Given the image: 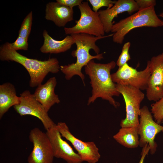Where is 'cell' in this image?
Instances as JSON below:
<instances>
[{
    "instance_id": "cell-1",
    "label": "cell",
    "mask_w": 163,
    "mask_h": 163,
    "mask_svg": "<svg viewBox=\"0 0 163 163\" xmlns=\"http://www.w3.org/2000/svg\"><path fill=\"white\" fill-rule=\"evenodd\" d=\"M116 65L113 61L102 64L96 63L92 60L85 66V73L89 77L92 88V95L88 98V105L94 102L97 98H101L108 101L115 108L120 106V103L113 97L119 96L120 94L116 89V84L113 81L110 74L111 70Z\"/></svg>"
},
{
    "instance_id": "cell-2",
    "label": "cell",
    "mask_w": 163,
    "mask_h": 163,
    "mask_svg": "<svg viewBox=\"0 0 163 163\" xmlns=\"http://www.w3.org/2000/svg\"><path fill=\"white\" fill-rule=\"evenodd\" d=\"M113 35V34L97 37L85 34L71 35L76 46V49L72 52L71 55L76 58V61L75 63L60 66V70L65 75L66 79L69 80L74 76L78 75L85 86V76L82 72V68L94 59L100 60L104 59L103 54H99L100 49L96 44V41Z\"/></svg>"
},
{
    "instance_id": "cell-3",
    "label": "cell",
    "mask_w": 163,
    "mask_h": 163,
    "mask_svg": "<svg viewBox=\"0 0 163 163\" xmlns=\"http://www.w3.org/2000/svg\"><path fill=\"white\" fill-rule=\"evenodd\" d=\"M0 59L14 61L22 65L29 75V86L32 88L41 84L49 73H56L60 69L59 62L56 58H53L41 61L28 58L14 50L11 43L8 42L0 47Z\"/></svg>"
},
{
    "instance_id": "cell-4",
    "label": "cell",
    "mask_w": 163,
    "mask_h": 163,
    "mask_svg": "<svg viewBox=\"0 0 163 163\" xmlns=\"http://www.w3.org/2000/svg\"><path fill=\"white\" fill-rule=\"evenodd\" d=\"M162 26H163V21L156 14L154 6H152L138 10L133 15L113 24L111 32L113 33V42L121 44L126 34L134 28L142 27Z\"/></svg>"
},
{
    "instance_id": "cell-5",
    "label": "cell",
    "mask_w": 163,
    "mask_h": 163,
    "mask_svg": "<svg viewBox=\"0 0 163 163\" xmlns=\"http://www.w3.org/2000/svg\"><path fill=\"white\" fill-rule=\"evenodd\" d=\"M80 12L79 19L76 21L75 25L70 27H65L67 35L85 34L97 37L104 36L103 25L98 12H94L88 2L83 1L78 6Z\"/></svg>"
},
{
    "instance_id": "cell-6",
    "label": "cell",
    "mask_w": 163,
    "mask_h": 163,
    "mask_svg": "<svg viewBox=\"0 0 163 163\" xmlns=\"http://www.w3.org/2000/svg\"><path fill=\"white\" fill-rule=\"evenodd\" d=\"M117 91L123 97L126 115L120 122L121 127L139 126L140 104L145 97L141 91L135 87L116 84Z\"/></svg>"
},
{
    "instance_id": "cell-7",
    "label": "cell",
    "mask_w": 163,
    "mask_h": 163,
    "mask_svg": "<svg viewBox=\"0 0 163 163\" xmlns=\"http://www.w3.org/2000/svg\"><path fill=\"white\" fill-rule=\"evenodd\" d=\"M148 107L144 106L141 108L138 133L140 136L139 146L143 147L148 144L151 155L157 151V145L155 141L157 134L163 130V126L154 121Z\"/></svg>"
},
{
    "instance_id": "cell-8",
    "label": "cell",
    "mask_w": 163,
    "mask_h": 163,
    "mask_svg": "<svg viewBox=\"0 0 163 163\" xmlns=\"http://www.w3.org/2000/svg\"><path fill=\"white\" fill-rule=\"evenodd\" d=\"M150 75L148 61L146 68L142 71H138L126 63L119 67L115 72L111 74V77L116 84L130 86L144 90L147 88Z\"/></svg>"
},
{
    "instance_id": "cell-9",
    "label": "cell",
    "mask_w": 163,
    "mask_h": 163,
    "mask_svg": "<svg viewBox=\"0 0 163 163\" xmlns=\"http://www.w3.org/2000/svg\"><path fill=\"white\" fill-rule=\"evenodd\" d=\"M20 103L13 107L21 116L30 115L37 117L41 121L46 131L56 126V124L49 117L48 112L29 90L24 91L20 94Z\"/></svg>"
},
{
    "instance_id": "cell-10",
    "label": "cell",
    "mask_w": 163,
    "mask_h": 163,
    "mask_svg": "<svg viewBox=\"0 0 163 163\" xmlns=\"http://www.w3.org/2000/svg\"><path fill=\"white\" fill-rule=\"evenodd\" d=\"M29 139L33 147L28 158V163H53L54 157L46 133L34 128L30 130Z\"/></svg>"
},
{
    "instance_id": "cell-11",
    "label": "cell",
    "mask_w": 163,
    "mask_h": 163,
    "mask_svg": "<svg viewBox=\"0 0 163 163\" xmlns=\"http://www.w3.org/2000/svg\"><path fill=\"white\" fill-rule=\"evenodd\" d=\"M56 127L62 137L69 141L77 152L82 161L97 163L101 156L99 149L93 142H84L75 137L65 122L57 123Z\"/></svg>"
},
{
    "instance_id": "cell-12",
    "label": "cell",
    "mask_w": 163,
    "mask_h": 163,
    "mask_svg": "<svg viewBox=\"0 0 163 163\" xmlns=\"http://www.w3.org/2000/svg\"><path fill=\"white\" fill-rule=\"evenodd\" d=\"M150 70L146 96L156 102L163 96V52L149 60Z\"/></svg>"
},
{
    "instance_id": "cell-13",
    "label": "cell",
    "mask_w": 163,
    "mask_h": 163,
    "mask_svg": "<svg viewBox=\"0 0 163 163\" xmlns=\"http://www.w3.org/2000/svg\"><path fill=\"white\" fill-rule=\"evenodd\" d=\"M46 133L51 143L54 157L63 159L67 163L83 162L77 152L62 139L56 126L46 131Z\"/></svg>"
},
{
    "instance_id": "cell-14",
    "label": "cell",
    "mask_w": 163,
    "mask_h": 163,
    "mask_svg": "<svg viewBox=\"0 0 163 163\" xmlns=\"http://www.w3.org/2000/svg\"><path fill=\"white\" fill-rule=\"evenodd\" d=\"M139 10L135 1L118 0L110 8L100 10L98 12L105 33H108L111 31L113 25V21L118 14L125 12L131 14Z\"/></svg>"
},
{
    "instance_id": "cell-15",
    "label": "cell",
    "mask_w": 163,
    "mask_h": 163,
    "mask_svg": "<svg viewBox=\"0 0 163 163\" xmlns=\"http://www.w3.org/2000/svg\"><path fill=\"white\" fill-rule=\"evenodd\" d=\"M57 83L56 77H51L45 84L37 86L33 94L47 112L53 106L60 102L58 95L55 92Z\"/></svg>"
},
{
    "instance_id": "cell-16",
    "label": "cell",
    "mask_w": 163,
    "mask_h": 163,
    "mask_svg": "<svg viewBox=\"0 0 163 163\" xmlns=\"http://www.w3.org/2000/svg\"><path fill=\"white\" fill-rule=\"evenodd\" d=\"M73 8L56 2H50L46 5L45 18L59 27H63L73 20Z\"/></svg>"
},
{
    "instance_id": "cell-17",
    "label": "cell",
    "mask_w": 163,
    "mask_h": 163,
    "mask_svg": "<svg viewBox=\"0 0 163 163\" xmlns=\"http://www.w3.org/2000/svg\"><path fill=\"white\" fill-rule=\"evenodd\" d=\"M43 35V43L40 50L43 53L57 54L64 52L69 50L75 44L74 38L71 35H67L62 40H56L51 37L46 30H44Z\"/></svg>"
},
{
    "instance_id": "cell-18",
    "label": "cell",
    "mask_w": 163,
    "mask_h": 163,
    "mask_svg": "<svg viewBox=\"0 0 163 163\" xmlns=\"http://www.w3.org/2000/svg\"><path fill=\"white\" fill-rule=\"evenodd\" d=\"M21 98L17 95L14 86L9 82L0 85V118L12 106L18 104Z\"/></svg>"
},
{
    "instance_id": "cell-19",
    "label": "cell",
    "mask_w": 163,
    "mask_h": 163,
    "mask_svg": "<svg viewBox=\"0 0 163 163\" xmlns=\"http://www.w3.org/2000/svg\"><path fill=\"white\" fill-rule=\"evenodd\" d=\"M139 126L121 127L113 136L118 143L128 148H135L139 145Z\"/></svg>"
},
{
    "instance_id": "cell-20",
    "label": "cell",
    "mask_w": 163,
    "mask_h": 163,
    "mask_svg": "<svg viewBox=\"0 0 163 163\" xmlns=\"http://www.w3.org/2000/svg\"><path fill=\"white\" fill-rule=\"evenodd\" d=\"M33 20V14L30 11L24 19L18 32V36L27 40L30 33Z\"/></svg>"
},
{
    "instance_id": "cell-21",
    "label": "cell",
    "mask_w": 163,
    "mask_h": 163,
    "mask_svg": "<svg viewBox=\"0 0 163 163\" xmlns=\"http://www.w3.org/2000/svg\"><path fill=\"white\" fill-rule=\"evenodd\" d=\"M151 112L155 121L158 123H162L163 119V96L151 105Z\"/></svg>"
},
{
    "instance_id": "cell-22",
    "label": "cell",
    "mask_w": 163,
    "mask_h": 163,
    "mask_svg": "<svg viewBox=\"0 0 163 163\" xmlns=\"http://www.w3.org/2000/svg\"><path fill=\"white\" fill-rule=\"evenodd\" d=\"M131 45L129 42H127L123 45L121 53L119 56L117 61L116 65L119 67H120L127 63L131 59L129 53V50Z\"/></svg>"
},
{
    "instance_id": "cell-23",
    "label": "cell",
    "mask_w": 163,
    "mask_h": 163,
    "mask_svg": "<svg viewBox=\"0 0 163 163\" xmlns=\"http://www.w3.org/2000/svg\"><path fill=\"white\" fill-rule=\"evenodd\" d=\"M92 7V10L95 12H98L101 8L106 7L109 9L111 8L117 1L111 0H88Z\"/></svg>"
},
{
    "instance_id": "cell-24",
    "label": "cell",
    "mask_w": 163,
    "mask_h": 163,
    "mask_svg": "<svg viewBox=\"0 0 163 163\" xmlns=\"http://www.w3.org/2000/svg\"><path fill=\"white\" fill-rule=\"evenodd\" d=\"M11 45L16 51L19 50H27L28 49V40L19 36L14 42L11 43Z\"/></svg>"
},
{
    "instance_id": "cell-25",
    "label": "cell",
    "mask_w": 163,
    "mask_h": 163,
    "mask_svg": "<svg viewBox=\"0 0 163 163\" xmlns=\"http://www.w3.org/2000/svg\"><path fill=\"white\" fill-rule=\"evenodd\" d=\"M135 1L139 7V10L155 6L156 5L155 0H136Z\"/></svg>"
},
{
    "instance_id": "cell-26",
    "label": "cell",
    "mask_w": 163,
    "mask_h": 163,
    "mask_svg": "<svg viewBox=\"0 0 163 163\" xmlns=\"http://www.w3.org/2000/svg\"><path fill=\"white\" fill-rule=\"evenodd\" d=\"M82 0H56L57 3L73 8L76 6H79L83 2Z\"/></svg>"
},
{
    "instance_id": "cell-27",
    "label": "cell",
    "mask_w": 163,
    "mask_h": 163,
    "mask_svg": "<svg viewBox=\"0 0 163 163\" xmlns=\"http://www.w3.org/2000/svg\"><path fill=\"white\" fill-rule=\"evenodd\" d=\"M150 150V147L148 144H146L142 148L141 153V157L139 163H143L145 158L146 156L148 154Z\"/></svg>"
},
{
    "instance_id": "cell-28",
    "label": "cell",
    "mask_w": 163,
    "mask_h": 163,
    "mask_svg": "<svg viewBox=\"0 0 163 163\" xmlns=\"http://www.w3.org/2000/svg\"><path fill=\"white\" fill-rule=\"evenodd\" d=\"M159 16L162 18H163V12H161V13L159 15Z\"/></svg>"
},
{
    "instance_id": "cell-29",
    "label": "cell",
    "mask_w": 163,
    "mask_h": 163,
    "mask_svg": "<svg viewBox=\"0 0 163 163\" xmlns=\"http://www.w3.org/2000/svg\"><path fill=\"white\" fill-rule=\"evenodd\" d=\"M163 123V120H162V123ZM162 132H163V130Z\"/></svg>"
}]
</instances>
